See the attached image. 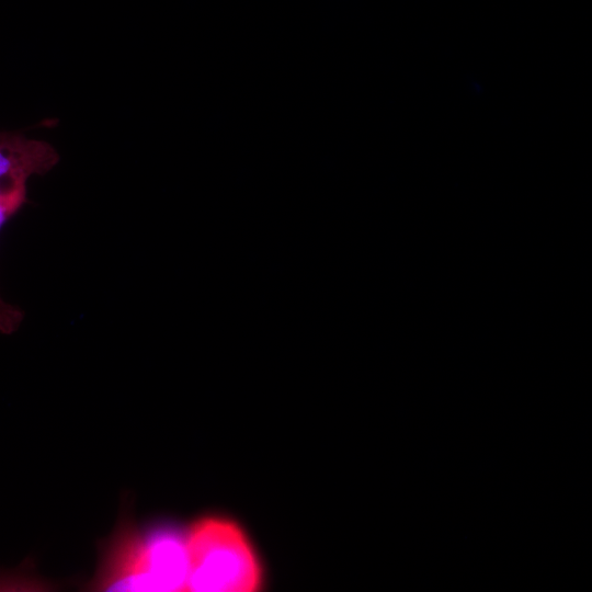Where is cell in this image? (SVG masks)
Instances as JSON below:
<instances>
[{
  "instance_id": "1",
  "label": "cell",
  "mask_w": 592,
  "mask_h": 592,
  "mask_svg": "<svg viewBox=\"0 0 592 592\" xmlns=\"http://www.w3.org/2000/svg\"><path fill=\"white\" fill-rule=\"evenodd\" d=\"M184 534L172 528H126L109 548L96 579L107 591H184Z\"/></svg>"
},
{
  "instance_id": "2",
  "label": "cell",
  "mask_w": 592,
  "mask_h": 592,
  "mask_svg": "<svg viewBox=\"0 0 592 592\" xmlns=\"http://www.w3.org/2000/svg\"><path fill=\"white\" fill-rule=\"evenodd\" d=\"M187 574L184 591L253 592L262 570L243 531L224 517H204L184 534Z\"/></svg>"
},
{
  "instance_id": "3",
  "label": "cell",
  "mask_w": 592,
  "mask_h": 592,
  "mask_svg": "<svg viewBox=\"0 0 592 592\" xmlns=\"http://www.w3.org/2000/svg\"><path fill=\"white\" fill-rule=\"evenodd\" d=\"M3 132H0V136L2 135Z\"/></svg>"
}]
</instances>
